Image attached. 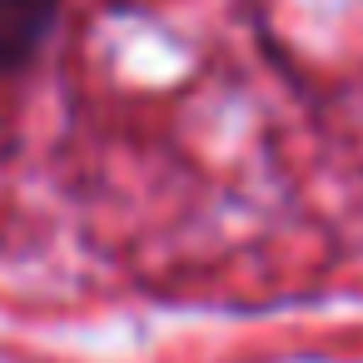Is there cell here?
Masks as SVG:
<instances>
[{
	"label": "cell",
	"instance_id": "1",
	"mask_svg": "<svg viewBox=\"0 0 363 363\" xmlns=\"http://www.w3.org/2000/svg\"><path fill=\"white\" fill-rule=\"evenodd\" d=\"M65 0H0V80L26 75L60 30Z\"/></svg>",
	"mask_w": 363,
	"mask_h": 363
}]
</instances>
